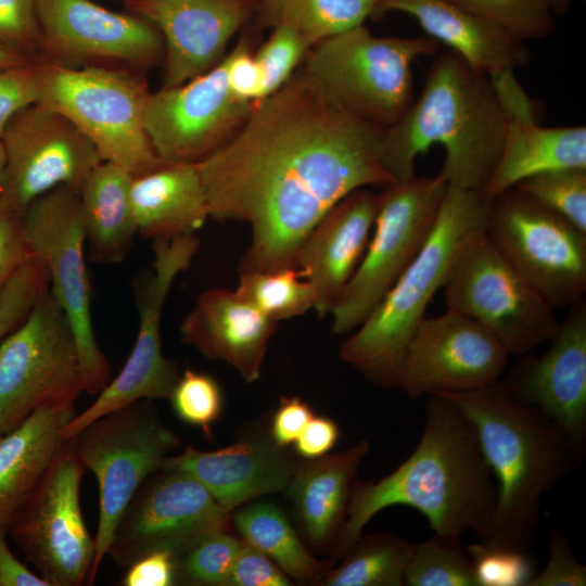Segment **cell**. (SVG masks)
Instances as JSON below:
<instances>
[{"mask_svg": "<svg viewBox=\"0 0 586 586\" xmlns=\"http://www.w3.org/2000/svg\"><path fill=\"white\" fill-rule=\"evenodd\" d=\"M21 225L27 246L44 264L50 289L71 324L85 392L98 394L111 381V369L92 323L79 195L59 187L31 202Z\"/></svg>", "mask_w": 586, "mask_h": 586, "instance_id": "7c38bea8", "label": "cell"}, {"mask_svg": "<svg viewBox=\"0 0 586 586\" xmlns=\"http://www.w3.org/2000/svg\"><path fill=\"white\" fill-rule=\"evenodd\" d=\"M368 451L369 443L361 440L345 450L298 461L284 494L313 549L332 552Z\"/></svg>", "mask_w": 586, "mask_h": 586, "instance_id": "83f0119b", "label": "cell"}, {"mask_svg": "<svg viewBox=\"0 0 586 586\" xmlns=\"http://www.w3.org/2000/svg\"><path fill=\"white\" fill-rule=\"evenodd\" d=\"M513 188L586 232V168L564 167L538 173Z\"/></svg>", "mask_w": 586, "mask_h": 586, "instance_id": "8d00e7d4", "label": "cell"}, {"mask_svg": "<svg viewBox=\"0 0 586 586\" xmlns=\"http://www.w3.org/2000/svg\"><path fill=\"white\" fill-rule=\"evenodd\" d=\"M485 232L519 273L553 307L586 292V232L515 188L487 201Z\"/></svg>", "mask_w": 586, "mask_h": 586, "instance_id": "4fadbf2b", "label": "cell"}, {"mask_svg": "<svg viewBox=\"0 0 586 586\" xmlns=\"http://www.w3.org/2000/svg\"><path fill=\"white\" fill-rule=\"evenodd\" d=\"M392 11L411 15L429 37L492 77L530 62L525 42L454 0H379L372 20Z\"/></svg>", "mask_w": 586, "mask_h": 586, "instance_id": "4316f807", "label": "cell"}, {"mask_svg": "<svg viewBox=\"0 0 586 586\" xmlns=\"http://www.w3.org/2000/svg\"><path fill=\"white\" fill-rule=\"evenodd\" d=\"M31 255L21 217L0 211V292L17 267Z\"/></svg>", "mask_w": 586, "mask_h": 586, "instance_id": "816d5d0a", "label": "cell"}, {"mask_svg": "<svg viewBox=\"0 0 586 586\" xmlns=\"http://www.w3.org/2000/svg\"><path fill=\"white\" fill-rule=\"evenodd\" d=\"M488 202L449 187L421 250L365 321L340 347V357L371 383L394 387L408 344L442 289L461 240L485 225Z\"/></svg>", "mask_w": 586, "mask_h": 586, "instance_id": "5b68a950", "label": "cell"}, {"mask_svg": "<svg viewBox=\"0 0 586 586\" xmlns=\"http://www.w3.org/2000/svg\"><path fill=\"white\" fill-rule=\"evenodd\" d=\"M379 204V193L369 188L351 192L320 218L297 247L293 264L314 289V310L319 318L330 315L358 267Z\"/></svg>", "mask_w": 586, "mask_h": 586, "instance_id": "d4e9b609", "label": "cell"}, {"mask_svg": "<svg viewBox=\"0 0 586 586\" xmlns=\"http://www.w3.org/2000/svg\"><path fill=\"white\" fill-rule=\"evenodd\" d=\"M454 1L523 42L545 38L555 29V13L546 0Z\"/></svg>", "mask_w": 586, "mask_h": 586, "instance_id": "f35d334b", "label": "cell"}, {"mask_svg": "<svg viewBox=\"0 0 586 586\" xmlns=\"http://www.w3.org/2000/svg\"><path fill=\"white\" fill-rule=\"evenodd\" d=\"M36 61L28 59L0 42V68L17 66Z\"/></svg>", "mask_w": 586, "mask_h": 586, "instance_id": "11a10c76", "label": "cell"}, {"mask_svg": "<svg viewBox=\"0 0 586 586\" xmlns=\"http://www.w3.org/2000/svg\"><path fill=\"white\" fill-rule=\"evenodd\" d=\"M131 201L138 233L152 240L194 233L209 217L195 164L166 162L133 176Z\"/></svg>", "mask_w": 586, "mask_h": 586, "instance_id": "f546056e", "label": "cell"}, {"mask_svg": "<svg viewBox=\"0 0 586 586\" xmlns=\"http://www.w3.org/2000/svg\"><path fill=\"white\" fill-rule=\"evenodd\" d=\"M310 48L293 27L277 25L271 28L268 39L254 53L262 73L259 101L275 93L289 80Z\"/></svg>", "mask_w": 586, "mask_h": 586, "instance_id": "60d3db41", "label": "cell"}, {"mask_svg": "<svg viewBox=\"0 0 586 586\" xmlns=\"http://www.w3.org/2000/svg\"><path fill=\"white\" fill-rule=\"evenodd\" d=\"M384 130L347 112L302 65L254 102L240 132L195 164L209 217L251 226L239 272L294 265L334 204L357 189L394 183Z\"/></svg>", "mask_w": 586, "mask_h": 586, "instance_id": "6da1fadb", "label": "cell"}, {"mask_svg": "<svg viewBox=\"0 0 586 586\" xmlns=\"http://www.w3.org/2000/svg\"><path fill=\"white\" fill-rule=\"evenodd\" d=\"M509 354L476 320L455 310L424 318L412 335L395 386L418 399L500 381Z\"/></svg>", "mask_w": 586, "mask_h": 586, "instance_id": "ffe728a7", "label": "cell"}, {"mask_svg": "<svg viewBox=\"0 0 586 586\" xmlns=\"http://www.w3.org/2000/svg\"><path fill=\"white\" fill-rule=\"evenodd\" d=\"M411 546L404 537L387 532L361 535L342 562L331 566L323 586H403Z\"/></svg>", "mask_w": 586, "mask_h": 586, "instance_id": "836d02e7", "label": "cell"}, {"mask_svg": "<svg viewBox=\"0 0 586 586\" xmlns=\"http://www.w3.org/2000/svg\"><path fill=\"white\" fill-rule=\"evenodd\" d=\"M75 406L42 407L11 431L0 434V528L14 518L49 469L63 442V428Z\"/></svg>", "mask_w": 586, "mask_h": 586, "instance_id": "f1b7e54d", "label": "cell"}, {"mask_svg": "<svg viewBox=\"0 0 586 586\" xmlns=\"http://www.w3.org/2000/svg\"><path fill=\"white\" fill-rule=\"evenodd\" d=\"M47 285L44 272L33 263L12 273L0 292V343L23 322Z\"/></svg>", "mask_w": 586, "mask_h": 586, "instance_id": "7bdbcfd3", "label": "cell"}, {"mask_svg": "<svg viewBox=\"0 0 586 586\" xmlns=\"http://www.w3.org/2000/svg\"><path fill=\"white\" fill-rule=\"evenodd\" d=\"M268 423L251 428L220 449L204 451L188 445L181 454L168 456L162 468L189 474L229 512L257 497L284 493L300 460L289 447L273 442Z\"/></svg>", "mask_w": 586, "mask_h": 586, "instance_id": "603a6c76", "label": "cell"}, {"mask_svg": "<svg viewBox=\"0 0 586 586\" xmlns=\"http://www.w3.org/2000/svg\"><path fill=\"white\" fill-rule=\"evenodd\" d=\"M435 395V394H434ZM473 423L492 470L497 501L480 542L527 551L536 536L542 499L578 460L560 429L499 382L474 391L438 393Z\"/></svg>", "mask_w": 586, "mask_h": 586, "instance_id": "277c9868", "label": "cell"}, {"mask_svg": "<svg viewBox=\"0 0 586 586\" xmlns=\"http://www.w3.org/2000/svg\"><path fill=\"white\" fill-rule=\"evenodd\" d=\"M0 141L5 154L0 211L18 217L31 202L59 187L79 194L102 162L75 124L41 103L20 111Z\"/></svg>", "mask_w": 586, "mask_h": 586, "instance_id": "9a60e30c", "label": "cell"}, {"mask_svg": "<svg viewBox=\"0 0 586 586\" xmlns=\"http://www.w3.org/2000/svg\"><path fill=\"white\" fill-rule=\"evenodd\" d=\"M40 59L67 67L124 64L145 71L165 55L164 39L146 20L92 0H36Z\"/></svg>", "mask_w": 586, "mask_h": 586, "instance_id": "d6986e66", "label": "cell"}, {"mask_svg": "<svg viewBox=\"0 0 586 586\" xmlns=\"http://www.w3.org/2000/svg\"><path fill=\"white\" fill-rule=\"evenodd\" d=\"M233 50L226 54L228 85L239 99L257 102L260 99L262 73L254 56L253 47L256 31L246 29Z\"/></svg>", "mask_w": 586, "mask_h": 586, "instance_id": "bcb514c9", "label": "cell"}, {"mask_svg": "<svg viewBox=\"0 0 586 586\" xmlns=\"http://www.w3.org/2000/svg\"><path fill=\"white\" fill-rule=\"evenodd\" d=\"M71 438L79 461L93 473L99 487L93 583L128 502L180 446V440L143 400L95 419Z\"/></svg>", "mask_w": 586, "mask_h": 586, "instance_id": "9c48e42d", "label": "cell"}, {"mask_svg": "<svg viewBox=\"0 0 586 586\" xmlns=\"http://www.w3.org/2000/svg\"><path fill=\"white\" fill-rule=\"evenodd\" d=\"M133 175L119 165L102 161L80 192L86 246L97 263H118L138 233L131 201Z\"/></svg>", "mask_w": 586, "mask_h": 586, "instance_id": "4dcf8cb0", "label": "cell"}, {"mask_svg": "<svg viewBox=\"0 0 586 586\" xmlns=\"http://www.w3.org/2000/svg\"><path fill=\"white\" fill-rule=\"evenodd\" d=\"M497 501V486L470 419L448 398L430 395L423 431L411 455L377 482L357 481L329 566L347 552L368 522L392 506L417 509L434 533L483 535Z\"/></svg>", "mask_w": 586, "mask_h": 586, "instance_id": "7a4b0ae2", "label": "cell"}, {"mask_svg": "<svg viewBox=\"0 0 586 586\" xmlns=\"http://www.w3.org/2000/svg\"><path fill=\"white\" fill-rule=\"evenodd\" d=\"M85 471L72 438H66L8 530L48 586L92 584L95 538L79 502Z\"/></svg>", "mask_w": 586, "mask_h": 586, "instance_id": "5bb4252c", "label": "cell"}, {"mask_svg": "<svg viewBox=\"0 0 586 586\" xmlns=\"http://www.w3.org/2000/svg\"><path fill=\"white\" fill-rule=\"evenodd\" d=\"M314 416L313 407L303 398L282 396L268 423L273 442L290 447Z\"/></svg>", "mask_w": 586, "mask_h": 586, "instance_id": "681fc988", "label": "cell"}, {"mask_svg": "<svg viewBox=\"0 0 586 586\" xmlns=\"http://www.w3.org/2000/svg\"><path fill=\"white\" fill-rule=\"evenodd\" d=\"M230 513L189 474L161 468L128 502L106 556L123 568L153 551L177 557L203 536L228 530Z\"/></svg>", "mask_w": 586, "mask_h": 586, "instance_id": "e0dca14e", "label": "cell"}, {"mask_svg": "<svg viewBox=\"0 0 586 586\" xmlns=\"http://www.w3.org/2000/svg\"><path fill=\"white\" fill-rule=\"evenodd\" d=\"M126 569L120 582L124 586L176 585V558L168 551L146 553Z\"/></svg>", "mask_w": 586, "mask_h": 586, "instance_id": "f907efd6", "label": "cell"}, {"mask_svg": "<svg viewBox=\"0 0 586 586\" xmlns=\"http://www.w3.org/2000/svg\"><path fill=\"white\" fill-rule=\"evenodd\" d=\"M7 535L8 531L0 528V586H48L12 553Z\"/></svg>", "mask_w": 586, "mask_h": 586, "instance_id": "db71d44e", "label": "cell"}, {"mask_svg": "<svg viewBox=\"0 0 586 586\" xmlns=\"http://www.w3.org/2000/svg\"><path fill=\"white\" fill-rule=\"evenodd\" d=\"M292 585V579L269 557L241 539L226 586Z\"/></svg>", "mask_w": 586, "mask_h": 586, "instance_id": "7dc6e473", "label": "cell"}, {"mask_svg": "<svg viewBox=\"0 0 586 586\" xmlns=\"http://www.w3.org/2000/svg\"><path fill=\"white\" fill-rule=\"evenodd\" d=\"M0 42L28 59H40L36 0H0Z\"/></svg>", "mask_w": 586, "mask_h": 586, "instance_id": "ee69618b", "label": "cell"}, {"mask_svg": "<svg viewBox=\"0 0 586 586\" xmlns=\"http://www.w3.org/2000/svg\"><path fill=\"white\" fill-rule=\"evenodd\" d=\"M507 114L494 78L451 50L435 55L418 99L384 130V165L395 182L416 175L419 154L445 149L438 175L482 194L502 150Z\"/></svg>", "mask_w": 586, "mask_h": 586, "instance_id": "3957f363", "label": "cell"}, {"mask_svg": "<svg viewBox=\"0 0 586 586\" xmlns=\"http://www.w3.org/2000/svg\"><path fill=\"white\" fill-rule=\"evenodd\" d=\"M235 291L276 322L304 315L315 306L314 289L294 265L241 272Z\"/></svg>", "mask_w": 586, "mask_h": 586, "instance_id": "e575fe53", "label": "cell"}, {"mask_svg": "<svg viewBox=\"0 0 586 586\" xmlns=\"http://www.w3.org/2000/svg\"><path fill=\"white\" fill-rule=\"evenodd\" d=\"M38 102L66 116L92 142L102 161L133 176L161 160L149 138L145 110L151 91L142 75L111 65L61 66L39 59Z\"/></svg>", "mask_w": 586, "mask_h": 586, "instance_id": "8992f818", "label": "cell"}, {"mask_svg": "<svg viewBox=\"0 0 586 586\" xmlns=\"http://www.w3.org/2000/svg\"><path fill=\"white\" fill-rule=\"evenodd\" d=\"M447 189L438 174L415 175L379 193L368 245L330 313L334 334L357 329L415 259L435 224Z\"/></svg>", "mask_w": 586, "mask_h": 586, "instance_id": "30bf717a", "label": "cell"}, {"mask_svg": "<svg viewBox=\"0 0 586 586\" xmlns=\"http://www.w3.org/2000/svg\"><path fill=\"white\" fill-rule=\"evenodd\" d=\"M253 109L254 102L231 92L225 55L214 67L187 82L151 92L145 127L161 160L198 164L229 143Z\"/></svg>", "mask_w": 586, "mask_h": 586, "instance_id": "ac0fdd59", "label": "cell"}, {"mask_svg": "<svg viewBox=\"0 0 586 586\" xmlns=\"http://www.w3.org/2000/svg\"><path fill=\"white\" fill-rule=\"evenodd\" d=\"M340 437L339 424L330 417L314 416L294 442L301 459H315L329 454Z\"/></svg>", "mask_w": 586, "mask_h": 586, "instance_id": "f5cc1de1", "label": "cell"}, {"mask_svg": "<svg viewBox=\"0 0 586 586\" xmlns=\"http://www.w3.org/2000/svg\"><path fill=\"white\" fill-rule=\"evenodd\" d=\"M440 47L428 35L375 36L362 24L315 43L302 66L347 112L387 129L415 101L412 62Z\"/></svg>", "mask_w": 586, "mask_h": 586, "instance_id": "52a82bcc", "label": "cell"}, {"mask_svg": "<svg viewBox=\"0 0 586 586\" xmlns=\"http://www.w3.org/2000/svg\"><path fill=\"white\" fill-rule=\"evenodd\" d=\"M553 13H565L574 0H546Z\"/></svg>", "mask_w": 586, "mask_h": 586, "instance_id": "9f6ffc18", "label": "cell"}, {"mask_svg": "<svg viewBox=\"0 0 586 586\" xmlns=\"http://www.w3.org/2000/svg\"><path fill=\"white\" fill-rule=\"evenodd\" d=\"M379 0H259L252 27L288 25L313 47L320 40L372 18Z\"/></svg>", "mask_w": 586, "mask_h": 586, "instance_id": "d6a6232c", "label": "cell"}, {"mask_svg": "<svg viewBox=\"0 0 586 586\" xmlns=\"http://www.w3.org/2000/svg\"><path fill=\"white\" fill-rule=\"evenodd\" d=\"M199 245L194 233L153 240V272L137 289L139 330L133 347L116 378L74 417L75 429L139 400L169 398L180 372L177 362L163 353L161 317L174 280L189 268Z\"/></svg>", "mask_w": 586, "mask_h": 586, "instance_id": "2e32d148", "label": "cell"}, {"mask_svg": "<svg viewBox=\"0 0 586 586\" xmlns=\"http://www.w3.org/2000/svg\"><path fill=\"white\" fill-rule=\"evenodd\" d=\"M233 523L243 540L269 557L290 578L320 584L330 569L310 553L284 512L270 501L242 507Z\"/></svg>", "mask_w": 586, "mask_h": 586, "instance_id": "1f68e13d", "label": "cell"}, {"mask_svg": "<svg viewBox=\"0 0 586 586\" xmlns=\"http://www.w3.org/2000/svg\"><path fill=\"white\" fill-rule=\"evenodd\" d=\"M586 568L573 556L565 536L551 530L549 559L543 571L535 574L527 586H585Z\"/></svg>", "mask_w": 586, "mask_h": 586, "instance_id": "c3c4849f", "label": "cell"}, {"mask_svg": "<svg viewBox=\"0 0 586 586\" xmlns=\"http://www.w3.org/2000/svg\"><path fill=\"white\" fill-rule=\"evenodd\" d=\"M466 552L472 561L479 586H527L535 575L526 551L480 542L469 545Z\"/></svg>", "mask_w": 586, "mask_h": 586, "instance_id": "b9f144b4", "label": "cell"}, {"mask_svg": "<svg viewBox=\"0 0 586 586\" xmlns=\"http://www.w3.org/2000/svg\"><path fill=\"white\" fill-rule=\"evenodd\" d=\"M85 392L76 340L50 286L0 343V434L42 407H71Z\"/></svg>", "mask_w": 586, "mask_h": 586, "instance_id": "8fae6325", "label": "cell"}, {"mask_svg": "<svg viewBox=\"0 0 586 586\" xmlns=\"http://www.w3.org/2000/svg\"><path fill=\"white\" fill-rule=\"evenodd\" d=\"M406 586H479L461 538L433 533L412 544L405 572Z\"/></svg>", "mask_w": 586, "mask_h": 586, "instance_id": "d590c367", "label": "cell"}, {"mask_svg": "<svg viewBox=\"0 0 586 586\" xmlns=\"http://www.w3.org/2000/svg\"><path fill=\"white\" fill-rule=\"evenodd\" d=\"M38 60L0 68V140L11 119L38 102Z\"/></svg>", "mask_w": 586, "mask_h": 586, "instance_id": "f6af8a7d", "label": "cell"}, {"mask_svg": "<svg viewBox=\"0 0 586 586\" xmlns=\"http://www.w3.org/2000/svg\"><path fill=\"white\" fill-rule=\"evenodd\" d=\"M484 226L457 246L442 289L447 309L486 328L509 355H524L556 333L553 307L489 240Z\"/></svg>", "mask_w": 586, "mask_h": 586, "instance_id": "ba28073f", "label": "cell"}, {"mask_svg": "<svg viewBox=\"0 0 586 586\" xmlns=\"http://www.w3.org/2000/svg\"><path fill=\"white\" fill-rule=\"evenodd\" d=\"M153 24L165 43L162 88L207 72L227 54L231 38L254 20L259 0H122Z\"/></svg>", "mask_w": 586, "mask_h": 586, "instance_id": "44dd1931", "label": "cell"}, {"mask_svg": "<svg viewBox=\"0 0 586 586\" xmlns=\"http://www.w3.org/2000/svg\"><path fill=\"white\" fill-rule=\"evenodd\" d=\"M179 420L212 437V426L224 411V392L211 374L187 368L168 398Z\"/></svg>", "mask_w": 586, "mask_h": 586, "instance_id": "ab89813d", "label": "cell"}, {"mask_svg": "<svg viewBox=\"0 0 586 586\" xmlns=\"http://www.w3.org/2000/svg\"><path fill=\"white\" fill-rule=\"evenodd\" d=\"M539 357L523 360L500 382L517 400L557 425L578 460L586 445V303L572 305Z\"/></svg>", "mask_w": 586, "mask_h": 586, "instance_id": "7402d4cb", "label": "cell"}, {"mask_svg": "<svg viewBox=\"0 0 586 586\" xmlns=\"http://www.w3.org/2000/svg\"><path fill=\"white\" fill-rule=\"evenodd\" d=\"M241 539L228 530L212 532L176 558V585L226 586Z\"/></svg>", "mask_w": 586, "mask_h": 586, "instance_id": "74e56055", "label": "cell"}, {"mask_svg": "<svg viewBox=\"0 0 586 586\" xmlns=\"http://www.w3.org/2000/svg\"><path fill=\"white\" fill-rule=\"evenodd\" d=\"M278 328L235 290L204 291L180 324L183 342L232 366L246 383L260 378L268 343Z\"/></svg>", "mask_w": 586, "mask_h": 586, "instance_id": "484cf974", "label": "cell"}, {"mask_svg": "<svg viewBox=\"0 0 586 586\" xmlns=\"http://www.w3.org/2000/svg\"><path fill=\"white\" fill-rule=\"evenodd\" d=\"M507 114L501 153L482 191L486 201L538 173L586 168V127H545L537 122L533 102L514 76L507 72L493 77Z\"/></svg>", "mask_w": 586, "mask_h": 586, "instance_id": "cb8c5ba5", "label": "cell"}, {"mask_svg": "<svg viewBox=\"0 0 586 586\" xmlns=\"http://www.w3.org/2000/svg\"><path fill=\"white\" fill-rule=\"evenodd\" d=\"M4 169H5V154H4L3 145L0 141V189L3 181Z\"/></svg>", "mask_w": 586, "mask_h": 586, "instance_id": "6f0895ef", "label": "cell"}]
</instances>
